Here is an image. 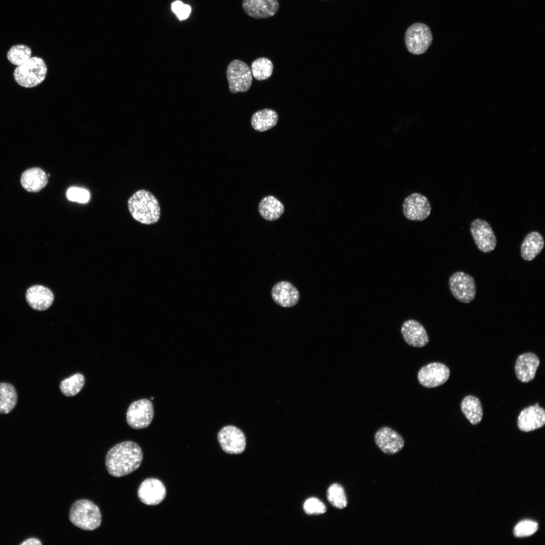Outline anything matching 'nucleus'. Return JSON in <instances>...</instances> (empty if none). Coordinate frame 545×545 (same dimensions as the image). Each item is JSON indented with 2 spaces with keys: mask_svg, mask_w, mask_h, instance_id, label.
<instances>
[{
  "mask_svg": "<svg viewBox=\"0 0 545 545\" xmlns=\"http://www.w3.org/2000/svg\"><path fill=\"white\" fill-rule=\"evenodd\" d=\"M143 459L141 448L132 441L119 443L112 447L105 457L108 472L115 477L128 475L140 466Z\"/></svg>",
  "mask_w": 545,
  "mask_h": 545,
  "instance_id": "f257e3e1",
  "label": "nucleus"
},
{
  "mask_svg": "<svg viewBox=\"0 0 545 545\" xmlns=\"http://www.w3.org/2000/svg\"><path fill=\"white\" fill-rule=\"evenodd\" d=\"M128 206L133 219L142 224L152 225L160 219L159 202L149 191L140 189L135 192L129 198Z\"/></svg>",
  "mask_w": 545,
  "mask_h": 545,
  "instance_id": "f03ea898",
  "label": "nucleus"
},
{
  "mask_svg": "<svg viewBox=\"0 0 545 545\" xmlns=\"http://www.w3.org/2000/svg\"><path fill=\"white\" fill-rule=\"evenodd\" d=\"M69 519L79 528L93 530L100 525L101 515L98 507L93 502L82 499L76 501L71 507Z\"/></svg>",
  "mask_w": 545,
  "mask_h": 545,
  "instance_id": "7ed1b4c3",
  "label": "nucleus"
},
{
  "mask_svg": "<svg viewBox=\"0 0 545 545\" xmlns=\"http://www.w3.org/2000/svg\"><path fill=\"white\" fill-rule=\"evenodd\" d=\"M47 71V67L43 60L38 57H33L16 68L14 72V77L20 86L32 88L44 81Z\"/></svg>",
  "mask_w": 545,
  "mask_h": 545,
  "instance_id": "20e7f679",
  "label": "nucleus"
},
{
  "mask_svg": "<svg viewBox=\"0 0 545 545\" xmlns=\"http://www.w3.org/2000/svg\"><path fill=\"white\" fill-rule=\"evenodd\" d=\"M405 41L408 50L412 54L419 55L427 50L432 42V36L428 26L416 23L407 29Z\"/></svg>",
  "mask_w": 545,
  "mask_h": 545,
  "instance_id": "39448f33",
  "label": "nucleus"
},
{
  "mask_svg": "<svg viewBox=\"0 0 545 545\" xmlns=\"http://www.w3.org/2000/svg\"><path fill=\"white\" fill-rule=\"evenodd\" d=\"M227 77L232 93L244 92L252 84V74L249 67L244 62L235 60L229 64Z\"/></svg>",
  "mask_w": 545,
  "mask_h": 545,
  "instance_id": "423d86ee",
  "label": "nucleus"
},
{
  "mask_svg": "<svg viewBox=\"0 0 545 545\" xmlns=\"http://www.w3.org/2000/svg\"><path fill=\"white\" fill-rule=\"evenodd\" d=\"M450 290L453 296L459 301L469 303L476 295L474 279L470 275L462 271H456L449 280Z\"/></svg>",
  "mask_w": 545,
  "mask_h": 545,
  "instance_id": "0eeeda50",
  "label": "nucleus"
},
{
  "mask_svg": "<svg viewBox=\"0 0 545 545\" xmlns=\"http://www.w3.org/2000/svg\"><path fill=\"white\" fill-rule=\"evenodd\" d=\"M154 415L152 402L142 399L132 402L128 407L126 419L128 425L134 429L147 427L151 423Z\"/></svg>",
  "mask_w": 545,
  "mask_h": 545,
  "instance_id": "6e6552de",
  "label": "nucleus"
},
{
  "mask_svg": "<svg viewBox=\"0 0 545 545\" xmlns=\"http://www.w3.org/2000/svg\"><path fill=\"white\" fill-rule=\"evenodd\" d=\"M402 209L404 216L408 220L422 221L429 215L431 208L426 197L418 193H413L404 199Z\"/></svg>",
  "mask_w": 545,
  "mask_h": 545,
  "instance_id": "1a4fd4ad",
  "label": "nucleus"
},
{
  "mask_svg": "<svg viewBox=\"0 0 545 545\" xmlns=\"http://www.w3.org/2000/svg\"><path fill=\"white\" fill-rule=\"evenodd\" d=\"M470 232L478 249L484 253L494 250L497 239L490 225L485 221L476 219L470 225Z\"/></svg>",
  "mask_w": 545,
  "mask_h": 545,
  "instance_id": "9d476101",
  "label": "nucleus"
},
{
  "mask_svg": "<svg viewBox=\"0 0 545 545\" xmlns=\"http://www.w3.org/2000/svg\"><path fill=\"white\" fill-rule=\"evenodd\" d=\"M450 376V370L441 362H432L422 367L417 374L418 380L427 388L439 387L446 383Z\"/></svg>",
  "mask_w": 545,
  "mask_h": 545,
  "instance_id": "9b49d317",
  "label": "nucleus"
},
{
  "mask_svg": "<svg viewBox=\"0 0 545 545\" xmlns=\"http://www.w3.org/2000/svg\"><path fill=\"white\" fill-rule=\"evenodd\" d=\"M219 443L224 451L230 454H239L245 450L246 438L239 428L232 425L222 428L218 433Z\"/></svg>",
  "mask_w": 545,
  "mask_h": 545,
  "instance_id": "f8f14e48",
  "label": "nucleus"
},
{
  "mask_svg": "<svg viewBox=\"0 0 545 545\" xmlns=\"http://www.w3.org/2000/svg\"><path fill=\"white\" fill-rule=\"evenodd\" d=\"M374 441L382 452L390 455L399 452L405 444L403 437L388 426L382 427L376 431L374 434Z\"/></svg>",
  "mask_w": 545,
  "mask_h": 545,
  "instance_id": "ddd939ff",
  "label": "nucleus"
},
{
  "mask_svg": "<svg viewBox=\"0 0 545 545\" xmlns=\"http://www.w3.org/2000/svg\"><path fill=\"white\" fill-rule=\"evenodd\" d=\"M166 489L159 480L154 478L145 479L138 489V496L143 503L147 505H156L165 498Z\"/></svg>",
  "mask_w": 545,
  "mask_h": 545,
  "instance_id": "4468645a",
  "label": "nucleus"
},
{
  "mask_svg": "<svg viewBox=\"0 0 545 545\" xmlns=\"http://www.w3.org/2000/svg\"><path fill=\"white\" fill-rule=\"evenodd\" d=\"M401 333L405 342L413 347H423L429 342V337L425 329L420 323L414 319L405 321L401 326Z\"/></svg>",
  "mask_w": 545,
  "mask_h": 545,
  "instance_id": "2eb2a0df",
  "label": "nucleus"
},
{
  "mask_svg": "<svg viewBox=\"0 0 545 545\" xmlns=\"http://www.w3.org/2000/svg\"><path fill=\"white\" fill-rule=\"evenodd\" d=\"M545 423V411L537 405H532L523 409L518 417L517 425L520 430L528 432L542 427Z\"/></svg>",
  "mask_w": 545,
  "mask_h": 545,
  "instance_id": "dca6fc26",
  "label": "nucleus"
},
{
  "mask_svg": "<svg viewBox=\"0 0 545 545\" xmlns=\"http://www.w3.org/2000/svg\"><path fill=\"white\" fill-rule=\"evenodd\" d=\"M244 12L255 19L268 18L274 16L279 9L278 0H243Z\"/></svg>",
  "mask_w": 545,
  "mask_h": 545,
  "instance_id": "f3484780",
  "label": "nucleus"
},
{
  "mask_svg": "<svg viewBox=\"0 0 545 545\" xmlns=\"http://www.w3.org/2000/svg\"><path fill=\"white\" fill-rule=\"evenodd\" d=\"M271 297L277 304L284 307H291L298 302L300 295L298 290L292 284L281 281L272 288Z\"/></svg>",
  "mask_w": 545,
  "mask_h": 545,
  "instance_id": "a211bd4d",
  "label": "nucleus"
},
{
  "mask_svg": "<svg viewBox=\"0 0 545 545\" xmlns=\"http://www.w3.org/2000/svg\"><path fill=\"white\" fill-rule=\"evenodd\" d=\"M26 299L29 306L37 311L48 309L52 304L54 296L48 288L42 285L30 287L26 293Z\"/></svg>",
  "mask_w": 545,
  "mask_h": 545,
  "instance_id": "6ab92c4d",
  "label": "nucleus"
},
{
  "mask_svg": "<svg viewBox=\"0 0 545 545\" xmlns=\"http://www.w3.org/2000/svg\"><path fill=\"white\" fill-rule=\"evenodd\" d=\"M539 365V359L535 354L528 352L520 355L516 361L515 371L517 377L522 383L532 380Z\"/></svg>",
  "mask_w": 545,
  "mask_h": 545,
  "instance_id": "aec40b11",
  "label": "nucleus"
},
{
  "mask_svg": "<svg viewBox=\"0 0 545 545\" xmlns=\"http://www.w3.org/2000/svg\"><path fill=\"white\" fill-rule=\"evenodd\" d=\"M48 183V177L45 172L37 167L26 170L22 174L21 183L27 191L37 192L42 190Z\"/></svg>",
  "mask_w": 545,
  "mask_h": 545,
  "instance_id": "412c9836",
  "label": "nucleus"
},
{
  "mask_svg": "<svg viewBox=\"0 0 545 545\" xmlns=\"http://www.w3.org/2000/svg\"><path fill=\"white\" fill-rule=\"evenodd\" d=\"M544 241L541 234L537 231L528 233L524 239L520 248L521 256L526 261L533 260L542 251Z\"/></svg>",
  "mask_w": 545,
  "mask_h": 545,
  "instance_id": "4be33fe9",
  "label": "nucleus"
},
{
  "mask_svg": "<svg viewBox=\"0 0 545 545\" xmlns=\"http://www.w3.org/2000/svg\"><path fill=\"white\" fill-rule=\"evenodd\" d=\"M258 211L264 220L274 221L279 219L284 212L282 203L272 195L263 198L258 205Z\"/></svg>",
  "mask_w": 545,
  "mask_h": 545,
  "instance_id": "5701e85b",
  "label": "nucleus"
},
{
  "mask_svg": "<svg viewBox=\"0 0 545 545\" xmlns=\"http://www.w3.org/2000/svg\"><path fill=\"white\" fill-rule=\"evenodd\" d=\"M279 117L276 111L264 108L255 112L251 119L252 128L258 132H264L276 126Z\"/></svg>",
  "mask_w": 545,
  "mask_h": 545,
  "instance_id": "b1692460",
  "label": "nucleus"
},
{
  "mask_svg": "<svg viewBox=\"0 0 545 545\" xmlns=\"http://www.w3.org/2000/svg\"><path fill=\"white\" fill-rule=\"evenodd\" d=\"M461 409L471 424L475 425L481 421L483 416L482 407L479 400L476 397L466 396L461 402Z\"/></svg>",
  "mask_w": 545,
  "mask_h": 545,
  "instance_id": "393cba45",
  "label": "nucleus"
},
{
  "mask_svg": "<svg viewBox=\"0 0 545 545\" xmlns=\"http://www.w3.org/2000/svg\"><path fill=\"white\" fill-rule=\"evenodd\" d=\"M17 394L14 386L8 383H0V413L8 414L16 406Z\"/></svg>",
  "mask_w": 545,
  "mask_h": 545,
  "instance_id": "a878e982",
  "label": "nucleus"
},
{
  "mask_svg": "<svg viewBox=\"0 0 545 545\" xmlns=\"http://www.w3.org/2000/svg\"><path fill=\"white\" fill-rule=\"evenodd\" d=\"M84 384V375L80 373H76L61 381L60 389L65 396L72 397L81 391Z\"/></svg>",
  "mask_w": 545,
  "mask_h": 545,
  "instance_id": "bb28decb",
  "label": "nucleus"
},
{
  "mask_svg": "<svg viewBox=\"0 0 545 545\" xmlns=\"http://www.w3.org/2000/svg\"><path fill=\"white\" fill-rule=\"evenodd\" d=\"M274 66L272 62L265 57L259 58L251 64V72L254 77L258 81L269 78L272 74Z\"/></svg>",
  "mask_w": 545,
  "mask_h": 545,
  "instance_id": "cd10ccee",
  "label": "nucleus"
},
{
  "mask_svg": "<svg viewBox=\"0 0 545 545\" xmlns=\"http://www.w3.org/2000/svg\"><path fill=\"white\" fill-rule=\"evenodd\" d=\"M327 499L334 507L343 509L348 505L347 497L345 489L340 484L335 483L331 484L327 490Z\"/></svg>",
  "mask_w": 545,
  "mask_h": 545,
  "instance_id": "c85d7f7f",
  "label": "nucleus"
},
{
  "mask_svg": "<svg viewBox=\"0 0 545 545\" xmlns=\"http://www.w3.org/2000/svg\"><path fill=\"white\" fill-rule=\"evenodd\" d=\"M31 49L24 44L14 45L7 52V58L9 62L18 66L28 60L31 58Z\"/></svg>",
  "mask_w": 545,
  "mask_h": 545,
  "instance_id": "c756f323",
  "label": "nucleus"
},
{
  "mask_svg": "<svg viewBox=\"0 0 545 545\" xmlns=\"http://www.w3.org/2000/svg\"><path fill=\"white\" fill-rule=\"evenodd\" d=\"M537 529L538 524L536 522L531 520H523L516 525L513 533L516 537H526L534 534Z\"/></svg>",
  "mask_w": 545,
  "mask_h": 545,
  "instance_id": "7c9ffc66",
  "label": "nucleus"
},
{
  "mask_svg": "<svg viewBox=\"0 0 545 545\" xmlns=\"http://www.w3.org/2000/svg\"><path fill=\"white\" fill-rule=\"evenodd\" d=\"M303 509L308 515H319L326 512L325 505L319 500L315 498L307 499L304 503Z\"/></svg>",
  "mask_w": 545,
  "mask_h": 545,
  "instance_id": "2f4dec72",
  "label": "nucleus"
},
{
  "mask_svg": "<svg viewBox=\"0 0 545 545\" xmlns=\"http://www.w3.org/2000/svg\"><path fill=\"white\" fill-rule=\"evenodd\" d=\"M67 196L69 200L79 203H86L90 198L87 190L78 187L70 188L67 192Z\"/></svg>",
  "mask_w": 545,
  "mask_h": 545,
  "instance_id": "473e14b6",
  "label": "nucleus"
},
{
  "mask_svg": "<svg viewBox=\"0 0 545 545\" xmlns=\"http://www.w3.org/2000/svg\"><path fill=\"white\" fill-rule=\"evenodd\" d=\"M172 10L176 14L180 20L187 19L191 12V7L189 5L184 4L180 1H176L172 4Z\"/></svg>",
  "mask_w": 545,
  "mask_h": 545,
  "instance_id": "72a5a7b5",
  "label": "nucleus"
},
{
  "mask_svg": "<svg viewBox=\"0 0 545 545\" xmlns=\"http://www.w3.org/2000/svg\"><path fill=\"white\" fill-rule=\"evenodd\" d=\"M41 544L42 543H41V541L39 539H38L37 538H29V539H27L26 540L24 541L23 543H21V544H22V545H26V544H27V545H29V544H35V545L39 544L40 545V544L41 545Z\"/></svg>",
  "mask_w": 545,
  "mask_h": 545,
  "instance_id": "f704fd0d",
  "label": "nucleus"
}]
</instances>
